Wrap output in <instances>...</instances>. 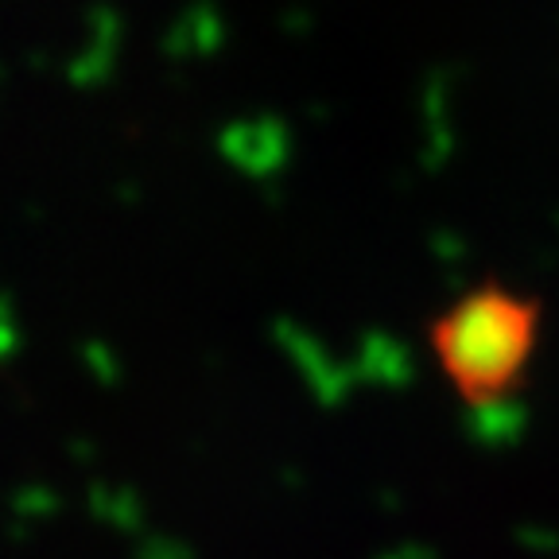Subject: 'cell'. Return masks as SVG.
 <instances>
[{"label":"cell","mask_w":559,"mask_h":559,"mask_svg":"<svg viewBox=\"0 0 559 559\" xmlns=\"http://www.w3.org/2000/svg\"><path fill=\"white\" fill-rule=\"evenodd\" d=\"M544 331V299L501 280H481L428 323V346L454 396L471 408H501L521 393Z\"/></svg>","instance_id":"6da1fadb"}]
</instances>
